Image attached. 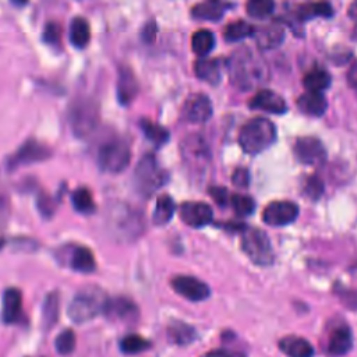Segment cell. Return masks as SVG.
<instances>
[{
  "instance_id": "6da1fadb",
  "label": "cell",
  "mask_w": 357,
  "mask_h": 357,
  "mask_svg": "<svg viewBox=\"0 0 357 357\" xmlns=\"http://www.w3.org/2000/svg\"><path fill=\"white\" fill-rule=\"evenodd\" d=\"M229 77L234 86L243 91L254 89L268 81V66L252 49L234 50L227 61Z\"/></svg>"
},
{
  "instance_id": "7a4b0ae2",
  "label": "cell",
  "mask_w": 357,
  "mask_h": 357,
  "mask_svg": "<svg viewBox=\"0 0 357 357\" xmlns=\"http://www.w3.org/2000/svg\"><path fill=\"white\" fill-rule=\"evenodd\" d=\"M109 301L103 289L89 284L79 289L68 305V315L77 324H84L93 319L100 312H105Z\"/></svg>"
},
{
  "instance_id": "3957f363",
  "label": "cell",
  "mask_w": 357,
  "mask_h": 357,
  "mask_svg": "<svg viewBox=\"0 0 357 357\" xmlns=\"http://www.w3.org/2000/svg\"><path fill=\"white\" fill-rule=\"evenodd\" d=\"M276 139V127L265 117H254L243 124L238 144L244 152L255 155L268 149Z\"/></svg>"
},
{
  "instance_id": "277c9868",
  "label": "cell",
  "mask_w": 357,
  "mask_h": 357,
  "mask_svg": "<svg viewBox=\"0 0 357 357\" xmlns=\"http://www.w3.org/2000/svg\"><path fill=\"white\" fill-rule=\"evenodd\" d=\"M67 117L70 127L77 137H88L99 123L98 103L91 98H77L71 102Z\"/></svg>"
},
{
  "instance_id": "5b68a950",
  "label": "cell",
  "mask_w": 357,
  "mask_h": 357,
  "mask_svg": "<svg viewBox=\"0 0 357 357\" xmlns=\"http://www.w3.org/2000/svg\"><path fill=\"white\" fill-rule=\"evenodd\" d=\"M167 181V173L159 166L153 155L146 153L137 163L134 172V183L139 194L151 197Z\"/></svg>"
},
{
  "instance_id": "8992f818",
  "label": "cell",
  "mask_w": 357,
  "mask_h": 357,
  "mask_svg": "<svg viewBox=\"0 0 357 357\" xmlns=\"http://www.w3.org/2000/svg\"><path fill=\"white\" fill-rule=\"evenodd\" d=\"M241 248L245 255L259 266H269L273 264V250L269 237L265 231L247 227L241 231Z\"/></svg>"
},
{
  "instance_id": "52a82bcc",
  "label": "cell",
  "mask_w": 357,
  "mask_h": 357,
  "mask_svg": "<svg viewBox=\"0 0 357 357\" xmlns=\"http://www.w3.org/2000/svg\"><path fill=\"white\" fill-rule=\"evenodd\" d=\"M109 226L120 240H132L142 231L144 222L138 211L127 205H116L110 211Z\"/></svg>"
},
{
  "instance_id": "ba28073f",
  "label": "cell",
  "mask_w": 357,
  "mask_h": 357,
  "mask_svg": "<svg viewBox=\"0 0 357 357\" xmlns=\"http://www.w3.org/2000/svg\"><path fill=\"white\" fill-rule=\"evenodd\" d=\"M131 160V149L123 139H112L103 144L98 152V162L102 170L109 173L123 172Z\"/></svg>"
},
{
  "instance_id": "9c48e42d",
  "label": "cell",
  "mask_w": 357,
  "mask_h": 357,
  "mask_svg": "<svg viewBox=\"0 0 357 357\" xmlns=\"http://www.w3.org/2000/svg\"><path fill=\"white\" fill-rule=\"evenodd\" d=\"M181 153L183 160L187 163V166H190L195 172L205 170V166H208L211 159L209 148L205 139L198 134L188 135L181 142Z\"/></svg>"
},
{
  "instance_id": "30bf717a",
  "label": "cell",
  "mask_w": 357,
  "mask_h": 357,
  "mask_svg": "<svg viewBox=\"0 0 357 357\" xmlns=\"http://www.w3.org/2000/svg\"><path fill=\"white\" fill-rule=\"evenodd\" d=\"M50 155H52V149L46 144H42L36 139H28L15 151L14 155L10 156L8 167L15 169L21 165L40 162L50 158Z\"/></svg>"
},
{
  "instance_id": "8fae6325",
  "label": "cell",
  "mask_w": 357,
  "mask_h": 357,
  "mask_svg": "<svg viewBox=\"0 0 357 357\" xmlns=\"http://www.w3.org/2000/svg\"><path fill=\"white\" fill-rule=\"evenodd\" d=\"M298 215V206L291 201H272L262 212V219L269 226H284Z\"/></svg>"
},
{
  "instance_id": "7c38bea8",
  "label": "cell",
  "mask_w": 357,
  "mask_h": 357,
  "mask_svg": "<svg viewBox=\"0 0 357 357\" xmlns=\"http://www.w3.org/2000/svg\"><path fill=\"white\" fill-rule=\"evenodd\" d=\"M296 158L305 165H317L325 159L326 151L322 142L315 137H300L294 142Z\"/></svg>"
},
{
  "instance_id": "4fadbf2b",
  "label": "cell",
  "mask_w": 357,
  "mask_h": 357,
  "mask_svg": "<svg viewBox=\"0 0 357 357\" xmlns=\"http://www.w3.org/2000/svg\"><path fill=\"white\" fill-rule=\"evenodd\" d=\"M172 287L176 293L191 301H201L209 296V287L194 276H174L172 279Z\"/></svg>"
},
{
  "instance_id": "5bb4252c",
  "label": "cell",
  "mask_w": 357,
  "mask_h": 357,
  "mask_svg": "<svg viewBox=\"0 0 357 357\" xmlns=\"http://www.w3.org/2000/svg\"><path fill=\"white\" fill-rule=\"evenodd\" d=\"M212 116V103L204 93L190 95L183 106V117L190 123H204Z\"/></svg>"
},
{
  "instance_id": "9a60e30c",
  "label": "cell",
  "mask_w": 357,
  "mask_h": 357,
  "mask_svg": "<svg viewBox=\"0 0 357 357\" xmlns=\"http://www.w3.org/2000/svg\"><path fill=\"white\" fill-rule=\"evenodd\" d=\"M212 208L205 202L187 201L180 206V218L191 227H202L211 223Z\"/></svg>"
},
{
  "instance_id": "2e32d148",
  "label": "cell",
  "mask_w": 357,
  "mask_h": 357,
  "mask_svg": "<svg viewBox=\"0 0 357 357\" xmlns=\"http://www.w3.org/2000/svg\"><path fill=\"white\" fill-rule=\"evenodd\" d=\"M250 107L259 109L268 113L280 114L287 110L286 100L276 92L269 89H259L251 99H250Z\"/></svg>"
},
{
  "instance_id": "e0dca14e",
  "label": "cell",
  "mask_w": 357,
  "mask_h": 357,
  "mask_svg": "<svg viewBox=\"0 0 357 357\" xmlns=\"http://www.w3.org/2000/svg\"><path fill=\"white\" fill-rule=\"evenodd\" d=\"M103 314H106L112 319L130 322L138 317V308L130 298L116 297L112 300L109 298Z\"/></svg>"
},
{
  "instance_id": "ac0fdd59",
  "label": "cell",
  "mask_w": 357,
  "mask_h": 357,
  "mask_svg": "<svg viewBox=\"0 0 357 357\" xmlns=\"http://www.w3.org/2000/svg\"><path fill=\"white\" fill-rule=\"evenodd\" d=\"M22 312V294L17 287H8L3 294L1 318L6 324H14Z\"/></svg>"
},
{
  "instance_id": "d6986e66",
  "label": "cell",
  "mask_w": 357,
  "mask_h": 357,
  "mask_svg": "<svg viewBox=\"0 0 357 357\" xmlns=\"http://www.w3.org/2000/svg\"><path fill=\"white\" fill-rule=\"evenodd\" d=\"M353 344L351 340V332L346 325H340L337 328H335L328 339V346H326V351L329 356L333 357H339L346 354L350 347Z\"/></svg>"
},
{
  "instance_id": "ffe728a7",
  "label": "cell",
  "mask_w": 357,
  "mask_h": 357,
  "mask_svg": "<svg viewBox=\"0 0 357 357\" xmlns=\"http://www.w3.org/2000/svg\"><path fill=\"white\" fill-rule=\"evenodd\" d=\"M138 92V82L134 73L128 67H120L117 78V98L120 103L128 105Z\"/></svg>"
},
{
  "instance_id": "44dd1931",
  "label": "cell",
  "mask_w": 357,
  "mask_h": 357,
  "mask_svg": "<svg viewBox=\"0 0 357 357\" xmlns=\"http://www.w3.org/2000/svg\"><path fill=\"white\" fill-rule=\"evenodd\" d=\"M280 350L289 357H312L314 349L308 340L300 336H284L279 340Z\"/></svg>"
},
{
  "instance_id": "7402d4cb",
  "label": "cell",
  "mask_w": 357,
  "mask_h": 357,
  "mask_svg": "<svg viewBox=\"0 0 357 357\" xmlns=\"http://www.w3.org/2000/svg\"><path fill=\"white\" fill-rule=\"evenodd\" d=\"M298 109L308 116H322L326 110V99L321 92H304L297 99Z\"/></svg>"
},
{
  "instance_id": "603a6c76",
  "label": "cell",
  "mask_w": 357,
  "mask_h": 357,
  "mask_svg": "<svg viewBox=\"0 0 357 357\" xmlns=\"http://www.w3.org/2000/svg\"><path fill=\"white\" fill-rule=\"evenodd\" d=\"M195 74L209 82V84H218L220 81V74H222V67L219 60L216 59H199L195 63Z\"/></svg>"
},
{
  "instance_id": "cb8c5ba5",
  "label": "cell",
  "mask_w": 357,
  "mask_h": 357,
  "mask_svg": "<svg viewBox=\"0 0 357 357\" xmlns=\"http://www.w3.org/2000/svg\"><path fill=\"white\" fill-rule=\"evenodd\" d=\"M70 40L75 47H85L91 40V26L84 17L73 18L70 24Z\"/></svg>"
},
{
  "instance_id": "d4e9b609",
  "label": "cell",
  "mask_w": 357,
  "mask_h": 357,
  "mask_svg": "<svg viewBox=\"0 0 357 357\" xmlns=\"http://www.w3.org/2000/svg\"><path fill=\"white\" fill-rule=\"evenodd\" d=\"M283 36H284L283 29L278 24L264 26V28L258 29V32L255 33L257 43L262 49H272V47L280 45V42L283 40Z\"/></svg>"
},
{
  "instance_id": "484cf974",
  "label": "cell",
  "mask_w": 357,
  "mask_h": 357,
  "mask_svg": "<svg viewBox=\"0 0 357 357\" xmlns=\"http://www.w3.org/2000/svg\"><path fill=\"white\" fill-rule=\"evenodd\" d=\"M95 257L93 252L84 245H78L74 248L73 254H71V266L73 269L78 271V272H92L95 269Z\"/></svg>"
},
{
  "instance_id": "4316f807",
  "label": "cell",
  "mask_w": 357,
  "mask_h": 357,
  "mask_svg": "<svg viewBox=\"0 0 357 357\" xmlns=\"http://www.w3.org/2000/svg\"><path fill=\"white\" fill-rule=\"evenodd\" d=\"M227 7L226 3H222V1H215V0H211V1H202V3H198L192 7V15L199 18V20H219L223 13H225V8Z\"/></svg>"
},
{
  "instance_id": "83f0119b",
  "label": "cell",
  "mask_w": 357,
  "mask_h": 357,
  "mask_svg": "<svg viewBox=\"0 0 357 357\" xmlns=\"http://www.w3.org/2000/svg\"><path fill=\"white\" fill-rule=\"evenodd\" d=\"M174 201L172 199L170 195L167 194H162L158 197L156 199V205H155V211H153V223L155 225H166L173 213H174Z\"/></svg>"
},
{
  "instance_id": "f1b7e54d",
  "label": "cell",
  "mask_w": 357,
  "mask_h": 357,
  "mask_svg": "<svg viewBox=\"0 0 357 357\" xmlns=\"http://www.w3.org/2000/svg\"><path fill=\"white\" fill-rule=\"evenodd\" d=\"M59 312H60L59 291H50L43 301V310H42L43 324H45L46 329H50L57 322Z\"/></svg>"
},
{
  "instance_id": "f546056e",
  "label": "cell",
  "mask_w": 357,
  "mask_h": 357,
  "mask_svg": "<svg viewBox=\"0 0 357 357\" xmlns=\"http://www.w3.org/2000/svg\"><path fill=\"white\" fill-rule=\"evenodd\" d=\"M304 86L308 92H321L322 89L328 88L331 84V75L324 68H312L310 70L303 79Z\"/></svg>"
},
{
  "instance_id": "4dcf8cb0",
  "label": "cell",
  "mask_w": 357,
  "mask_h": 357,
  "mask_svg": "<svg viewBox=\"0 0 357 357\" xmlns=\"http://www.w3.org/2000/svg\"><path fill=\"white\" fill-rule=\"evenodd\" d=\"M215 46L213 33L209 29H198L192 33L191 38V47L195 54L199 57L206 56Z\"/></svg>"
},
{
  "instance_id": "1f68e13d",
  "label": "cell",
  "mask_w": 357,
  "mask_h": 357,
  "mask_svg": "<svg viewBox=\"0 0 357 357\" xmlns=\"http://www.w3.org/2000/svg\"><path fill=\"white\" fill-rule=\"evenodd\" d=\"M167 333H169L170 340L177 344L191 343L195 337L194 328L181 321H173L167 328Z\"/></svg>"
},
{
  "instance_id": "d6a6232c",
  "label": "cell",
  "mask_w": 357,
  "mask_h": 357,
  "mask_svg": "<svg viewBox=\"0 0 357 357\" xmlns=\"http://www.w3.org/2000/svg\"><path fill=\"white\" fill-rule=\"evenodd\" d=\"M139 126H141L145 137L149 141H152L156 146H160L165 142H167L169 131L165 127H162L160 124H158V123H155L152 120H148V119H142Z\"/></svg>"
},
{
  "instance_id": "836d02e7",
  "label": "cell",
  "mask_w": 357,
  "mask_h": 357,
  "mask_svg": "<svg viewBox=\"0 0 357 357\" xmlns=\"http://www.w3.org/2000/svg\"><path fill=\"white\" fill-rule=\"evenodd\" d=\"M252 33H254V26L251 24H248L247 21H243V20H237V21L230 22L223 31V36L229 42L241 40V39H244V38H247Z\"/></svg>"
},
{
  "instance_id": "e575fe53",
  "label": "cell",
  "mask_w": 357,
  "mask_h": 357,
  "mask_svg": "<svg viewBox=\"0 0 357 357\" xmlns=\"http://www.w3.org/2000/svg\"><path fill=\"white\" fill-rule=\"evenodd\" d=\"M332 14V7L329 3H308L303 4L297 10L298 20H310L314 17H329Z\"/></svg>"
},
{
  "instance_id": "d590c367",
  "label": "cell",
  "mask_w": 357,
  "mask_h": 357,
  "mask_svg": "<svg viewBox=\"0 0 357 357\" xmlns=\"http://www.w3.org/2000/svg\"><path fill=\"white\" fill-rule=\"evenodd\" d=\"M71 202L74 208L82 213H89L95 209V201H93L92 192L86 187L77 188L71 195Z\"/></svg>"
},
{
  "instance_id": "8d00e7d4",
  "label": "cell",
  "mask_w": 357,
  "mask_h": 357,
  "mask_svg": "<svg viewBox=\"0 0 357 357\" xmlns=\"http://www.w3.org/2000/svg\"><path fill=\"white\" fill-rule=\"evenodd\" d=\"M229 205L238 213L240 216L251 215L255 209V202L251 197L243 194H231L229 199Z\"/></svg>"
},
{
  "instance_id": "74e56055",
  "label": "cell",
  "mask_w": 357,
  "mask_h": 357,
  "mask_svg": "<svg viewBox=\"0 0 357 357\" xmlns=\"http://www.w3.org/2000/svg\"><path fill=\"white\" fill-rule=\"evenodd\" d=\"M120 347L124 353L134 354V353H139V351L148 349L149 342L145 337L132 333V335H127L126 337H123V340L120 343Z\"/></svg>"
},
{
  "instance_id": "f35d334b",
  "label": "cell",
  "mask_w": 357,
  "mask_h": 357,
  "mask_svg": "<svg viewBox=\"0 0 357 357\" xmlns=\"http://www.w3.org/2000/svg\"><path fill=\"white\" fill-rule=\"evenodd\" d=\"M247 13L255 18H264L272 13L275 4L269 0H251L247 3Z\"/></svg>"
},
{
  "instance_id": "ab89813d",
  "label": "cell",
  "mask_w": 357,
  "mask_h": 357,
  "mask_svg": "<svg viewBox=\"0 0 357 357\" xmlns=\"http://www.w3.org/2000/svg\"><path fill=\"white\" fill-rule=\"evenodd\" d=\"M57 351L63 356L70 354L75 349V333L71 329L63 331L57 337L54 343Z\"/></svg>"
},
{
  "instance_id": "60d3db41",
  "label": "cell",
  "mask_w": 357,
  "mask_h": 357,
  "mask_svg": "<svg viewBox=\"0 0 357 357\" xmlns=\"http://www.w3.org/2000/svg\"><path fill=\"white\" fill-rule=\"evenodd\" d=\"M304 194L310 198V199H319L321 195L324 194V183L318 176H310L307 177L305 183H304Z\"/></svg>"
},
{
  "instance_id": "b9f144b4",
  "label": "cell",
  "mask_w": 357,
  "mask_h": 357,
  "mask_svg": "<svg viewBox=\"0 0 357 357\" xmlns=\"http://www.w3.org/2000/svg\"><path fill=\"white\" fill-rule=\"evenodd\" d=\"M61 39V26L59 22L49 21L43 29V40L49 45H59Z\"/></svg>"
},
{
  "instance_id": "7bdbcfd3",
  "label": "cell",
  "mask_w": 357,
  "mask_h": 357,
  "mask_svg": "<svg viewBox=\"0 0 357 357\" xmlns=\"http://www.w3.org/2000/svg\"><path fill=\"white\" fill-rule=\"evenodd\" d=\"M36 204H38V209L40 211V213L45 216V218H49L52 216L53 211H54V202L53 199L50 198V195L47 192H40L36 198Z\"/></svg>"
},
{
  "instance_id": "ee69618b",
  "label": "cell",
  "mask_w": 357,
  "mask_h": 357,
  "mask_svg": "<svg viewBox=\"0 0 357 357\" xmlns=\"http://www.w3.org/2000/svg\"><path fill=\"white\" fill-rule=\"evenodd\" d=\"M231 183L238 188H245L250 184V173L244 167H238L234 170L231 176Z\"/></svg>"
},
{
  "instance_id": "f6af8a7d",
  "label": "cell",
  "mask_w": 357,
  "mask_h": 357,
  "mask_svg": "<svg viewBox=\"0 0 357 357\" xmlns=\"http://www.w3.org/2000/svg\"><path fill=\"white\" fill-rule=\"evenodd\" d=\"M209 194L215 199L216 204H219V205H229V199H230L231 194L225 187H211L209 188Z\"/></svg>"
},
{
  "instance_id": "bcb514c9",
  "label": "cell",
  "mask_w": 357,
  "mask_h": 357,
  "mask_svg": "<svg viewBox=\"0 0 357 357\" xmlns=\"http://www.w3.org/2000/svg\"><path fill=\"white\" fill-rule=\"evenodd\" d=\"M155 33H156V25L153 21H151L145 25V28L142 31V38L146 42H152L155 39Z\"/></svg>"
},
{
  "instance_id": "7dc6e473",
  "label": "cell",
  "mask_w": 357,
  "mask_h": 357,
  "mask_svg": "<svg viewBox=\"0 0 357 357\" xmlns=\"http://www.w3.org/2000/svg\"><path fill=\"white\" fill-rule=\"evenodd\" d=\"M347 78H349L350 85L357 89V60L351 64V67L349 70V74H347Z\"/></svg>"
},
{
  "instance_id": "c3c4849f",
  "label": "cell",
  "mask_w": 357,
  "mask_h": 357,
  "mask_svg": "<svg viewBox=\"0 0 357 357\" xmlns=\"http://www.w3.org/2000/svg\"><path fill=\"white\" fill-rule=\"evenodd\" d=\"M201 357H230L225 350H211L205 354H202Z\"/></svg>"
},
{
  "instance_id": "681fc988",
  "label": "cell",
  "mask_w": 357,
  "mask_h": 357,
  "mask_svg": "<svg viewBox=\"0 0 357 357\" xmlns=\"http://www.w3.org/2000/svg\"><path fill=\"white\" fill-rule=\"evenodd\" d=\"M349 15L357 21V1H354L353 4H350L349 7Z\"/></svg>"
}]
</instances>
